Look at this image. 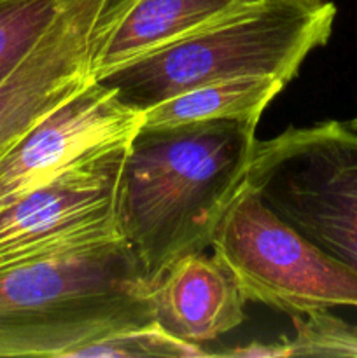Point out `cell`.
Returning a JSON list of instances; mask_svg holds the SVG:
<instances>
[{"label":"cell","mask_w":357,"mask_h":358,"mask_svg":"<svg viewBox=\"0 0 357 358\" xmlns=\"http://www.w3.org/2000/svg\"><path fill=\"white\" fill-rule=\"evenodd\" d=\"M255 128L241 121L140 126L126 145L118 226L156 285L182 257L210 248L245 180Z\"/></svg>","instance_id":"obj_1"},{"label":"cell","mask_w":357,"mask_h":358,"mask_svg":"<svg viewBox=\"0 0 357 358\" xmlns=\"http://www.w3.org/2000/svg\"><path fill=\"white\" fill-rule=\"evenodd\" d=\"M294 336L275 341L276 357H357V324L329 311L293 317Z\"/></svg>","instance_id":"obj_14"},{"label":"cell","mask_w":357,"mask_h":358,"mask_svg":"<svg viewBox=\"0 0 357 358\" xmlns=\"http://www.w3.org/2000/svg\"><path fill=\"white\" fill-rule=\"evenodd\" d=\"M244 184L289 226L357 271V131L289 126L255 140Z\"/></svg>","instance_id":"obj_4"},{"label":"cell","mask_w":357,"mask_h":358,"mask_svg":"<svg viewBox=\"0 0 357 358\" xmlns=\"http://www.w3.org/2000/svg\"><path fill=\"white\" fill-rule=\"evenodd\" d=\"M135 0H69L30 55L0 84V157L94 79L108 35Z\"/></svg>","instance_id":"obj_7"},{"label":"cell","mask_w":357,"mask_h":358,"mask_svg":"<svg viewBox=\"0 0 357 358\" xmlns=\"http://www.w3.org/2000/svg\"><path fill=\"white\" fill-rule=\"evenodd\" d=\"M290 2L301 3V6H321V3L328 2V0H290Z\"/></svg>","instance_id":"obj_15"},{"label":"cell","mask_w":357,"mask_h":358,"mask_svg":"<svg viewBox=\"0 0 357 358\" xmlns=\"http://www.w3.org/2000/svg\"><path fill=\"white\" fill-rule=\"evenodd\" d=\"M209 355L212 353L203 350L202 345L178 339L154 320L140 327L126 329L97 339L77 350L72 358H196Z\"/></svg>","instance_id":"obj_13"},{"label":"cell","mask_w":357,"mask_h":358,"mask_svg":"<svg viewBox=\"0 0 357 358\" xmlns=\"http://www.w3.org/2000/svg\"><path fill=\"white\" fill-rule=\"evenodd\" d=\"M154 283L122 238L0 271V358H72L150 324Z\"/></svg>","instance_id":"obj_2"},{"label":"cell","mask_w":357,"mask_h":358,"mask_svg":"<svg viewBox=\"0 0 357 358\" xmlns=\"http://www.w3.org/2000/svg\"><path fill=\"white\" fill-rule=\"evenodd\" d=\"M69 0H0V84L44 37Z\"/></svg>","instance_id":"obj_12"},{"label":"cell","mask_w":357,"mask_h":358,"mask_svg":"<svg viewBox=\"0 0 357 358\" xmlns=\"http://www.w3.org/2000/svg\"><path fill=\"white\" fill-rule=\"evenodd\" d=\"M142 126V112L93 80L28 129L0 157V208L41 187L74 163L125 145Z\"/></svg>","instance_id":"obj_8"},{"label":"cell","mask_w":357,"mask_h":358,"mask_svg":"<svg viewBox=\"0 0 357 358\" xmlns=\"http://www.w3.org/2000/svg\"><path fill=\"white\" fill-rule=\"evenodd\" d=\"M287 84L275 77H234L191 87L142 114V126L241 121L258 126L262 112Z\"/></svg>","instance_id":"obj_11"},{"label":"cell","mask_w":357,"mask_h":358,"mask_svg":"<svg viewBox=\"0 0 357 358\" xmlns=\"http://www.w3.org/2000/svg\"><path fill=\"white\" fill-rule=\"evenodd\" d=\"M336 6L241 0L188 37L105 73L98 83L139 112L191 87L234 77L296 79L312 51L328 44Z\"/></svg>","instance_id":"obj_3"},{"label":"cell","mask_w":357,"mask_h":358,"mask_svg":"<svg viewBox=\"0 0 357 358\" xmlns=\"http://www.w3.org/2000/svg\"><path fill=\"white\" fill-rule=\"evenodd\" d=\"M212 254L230 268L247 303L290 317L357 308V271L280 219L241 184L214 233Z\"/></svg>","instance_id":"obj_5"},{"label":"cell","mask_w":357,"mask_h":358,"mask_svg":"<svg viewBox=\"0 0 357 358\" xmlns=\"http://www.w3.org/2000/svg\"><path fill=\"white\" fill-rule=\"evenodd\" d=\"M126 145L77 161L0 208V271L119 240L118 196Z\"/></svg>","instance_id":"obj_6"},{"label":"cell","mask_w":357,"mask_h":358,"mask_svg":"<svg viewBox=\"0 0 357 358\" xmlns=\"http://www.w3.org/2000/svg\"><path fill=\"white\" fill-rule=\"evenodd\" d=\"M349 124H350V126H352V128H354V129H356V131H357V117H356V119H352V121H350V122H349Z\"/></svg>","instance_id":"obj_16"},{"label":"cell","mask_w":357,"mask_h":358,"mask_svg":"<svg viewBox=\"0 0 357 358\" xmlns=\"http://www.w3.org/2000/svg\"><path fill=\"white\" fill-rule=\"evenodd\" d=\"M153 301L158 324L195 345L244 324L247 304L230 268L205 250L174 262L154 285Z\"/></svg>","instance_id":"obj_9"},{"label":"cell","mask_w":357,"mask_h":358,"mask_svg":"<svg viewBox=\"0 0 357 358\" xmlns=\"http://www.w3.org/2000/svg\"><path fill=\"white\" fill-rule=\"evenodd\" d=\"M241 0H135L94 63V79L160 51L230 13Z\"/></svg>","instance_id":"obj_10"}]
</instances>
